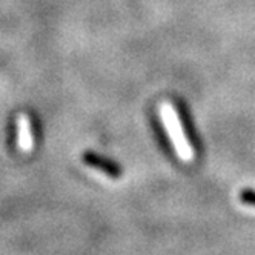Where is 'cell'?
<instances>
[{"label":"cell","instance_id":"obj_1","mask_svg":"<svg viewBox=\"0 0 255 255\" xmlns=\"http://www.w3.org/2000/svg\"><path fill=\"white\" fill-rule=\"evenodd\" d=\"M160 116H161L163 126H165V129H166V134L174 144L177 155L183 161H191L194 157V151L185 134L183 125L180 122V117H178V113L175 111V108L171 103L165 102L160 108Z\"/></svg>","mask_w":255,"mask_h":255},{"label":"cell","instance_id":"obj_2","mask_svg":"<svg viewBox=\"0 0 255 255\" xmlns=\"http://www.w3.org/2000/svg\"><path fill=\"white\" fill-rule=\"evenodd\" d=\"M17 144L25 152L32 149V131H31V122L26 114H20L17 117Z\"/></svg>","mask_w":255,"mask_h":255},{"label":"cell","instance_id":"obj_3","mask_svg":"<svg viewBox=\"0 0 255 255\" xmlns=\"http://www.w3.org/2000/svg\"><path fill=\"white\" fill-rule=\"evenodd\" d=\"M85 161L88 163L91 168H96V169H99V171H102V172H105L108 175H111V177H117L120 174L119 168H116L109 161H105V160H102V158H99L96 155H86Z\"/></svg>","mask_w":255,"mask_h":255},{"label":"cell","instance_id":"obj_4","mask_svg":"<svg viewBox=\"0 0 255 255\" xmlns=\"http://www.w3.org/2000/svg\"><path fill=\"white\" fill-rule=\"evenodd\" d=\"M240 198H242V202H243V203L255 206V191H251V189L242 191Z\"/></svg>","mask_w":255,"mask_h":255}]
</instances>
